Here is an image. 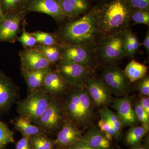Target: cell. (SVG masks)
<instances>
[{"label":"cell","instance_id":"obj_1","mask_svg":"<svg viewBox=\"0 0 149 149\" xmlns=\"http://www.w3.org/2000/svg\"><path fill=\"white\" fill-rule=\"evenodd\" d=\"M92 9L97 19L99 35L102 37L128 29L134 9L126 0H102Z\"/></svg>","mask_w":149,"mask_h":149},{"label":"cell","instance_id":"obj_2","mask_svg":"<svg viewBox=\"0 0 149 149\" xmlns=\"http://www.w3.org/2000/svg\"><path fill=\"white\" fill-rule=\"evenodd\" d=\"M63 96L61 100L65 117L83 130L91 127L95 116V106L86 88L70 87Z\"/></svg>","mask_w":149,"mask_h":149},{"label":"cell","instance_id":"obj_3","mask_svg":"<svg viewBox=\"0 0 149 149\" xmlns=\"http://www.w3.org/2000/svg\"><path fill=\"white\" fill-rule=\"evenodd\" d=\"M56 34L63 42L68 45L96 46L98 27L93 10L77 18L70 19Z\"/></svg>","mask_w":149,"mask_h":149},{"label":"cell","instance_id":"obj_4","mask_svg":"<svg viewBox=\"0 0 149 149\" xmlns=\"http://www.w3.org/2000/svg\"><path fill=\"white\" fill-rule=\"evenodd\" d=\"M96 53L97 61L105 65L117 64L126 57L125 31L101 37Z\"/></svg>","mask_w":149,"mask_h":149},{"label":"cell","instance_id":"obj_5","mask_svg":"<svg viewBox=\"0 0 149 149\" xmlns=\"http://www.w3.org/2000/svg\"><path fill=\"white\" fill-rule=\"evenodd\" d=\"M52 97L42 88L33 90L25 99L17 102V111L19 116L34 123L45 111Z\"/></svg>","mask_w":149,"mask_h":149},{"label":"cell","instance_id":"obj_6","mask_svg":"<svg viewBox=\"0 0 149 149\" xmlns=\"http://www.w3.org/2000/svg\"><path fill=\"white\" fill-rule=\"evenodd\" d=\"M56 70L70 87L85 88L93 77L94 70L67 60L61 59Z\"/></svg>","mask_w":149,"mask_h":149},{"label":"cell","instance_id":"obj_7","mask_svg":"<svg viewBox=\"0 0 149 149\" xmlns=\"http://www.w3.org/2000/svg\"><path fill=\"white\" fill-rule=\"evenodd\" d=\"M65 118L62 109L60 98L53 97L45 111L33 124L42 128L51 136L57 134Z\"/></svg>","mask_w":149,"mask_h":149},{"label":"cell","instance_id":"obj_8","mask_svg":"<svg viewBox=\"0 0 149 149\" xmlns=\"http://www.w3.org/2000/svg\"><path fill=\"white\" fill-rule=\"evenodd\" d=\"M62 59L67 60L94 70L97 58L96 46L85 45H70L63 42L61 45Z\"/></svg>","mask_w":149,"mask_h":149},{"label":"cell","instance_id":"obj_9","mask_svg":"<svg viewBox=\"0 0 149 149\" xmlns=\"http://www.w3.org/2000/svg\"><path fill=\"white\" fill-rule=\"evenodd\" d=\"M100 77L107 85L111 94L116 97L128 95L130 92L131 83L124 71L117 64L105 65Z\"/></svg>","mask_w":149,"mask_h":149},{"label":"cell","instance_id":"obj_10","mask_svg":"<svg viewBox=\"0 0 149 149\" xmlns=\"http://www.w3.org/2000/svg\"><path fill=\"white\" fill-rule=\"evenodd\" d=\"M25 14L24 12L20 11L4 15L0 21V42L15 43Z\"/></svg>","mask_w":149,"mask_h":149},{"label":"cell","instance_id":"obj_11","mask_svg":"<svg viewBox=\"0 0 149 149\" xmlns=\"http://www.w3.org/2000/svg\"><path fill=\"white\" fill-rule=\"evenodd\" d=\"M19 95L18 87L0 69V115L10 110L17 102Z\"/></svg>","mask_w":149,"mask_h":149},{"label":"cell","instance_id":"obj_12","mask_svg":"<svg viewBox=\"0 0 149 149\" xmlns=\"http://www.w3.org/2000/svg\"><path fill=\"white\" fill-rule=\"evenodd\" d=\"M23 12L45 14L57 22L66 19L63 13L59 0H27Z\"/></svg>","mask_w":149,"mask_h":149},{"label":"cell","instance_id":"obj_13","mask_svg":"<svg viewBox=\"0 0 149 149\" xmlns=\"http://www.w3.org/2000/svg\"><path fill=\"white\" fill-rule=\"evenodd\" d=\"M84 133L72 120L65 118L61 128L57 133L55 148L68 149L80 139Z\"/></svg>","mask_w":149,"mask_h":149},{"label":"cell","instance_id":"obj_14","mask_svg":"<svg viewBox=\"0 0 149 149\" xmlns=\"http://www.w3.org/2000/svg\"><path fill=\"white\" fill-rule=\"evenodd\" d=\"M85 88L96 107L107 106L113 101L111 93L100 77L93 76Z\"/></svg>","mask_w":149,"mask_h":149},{"label":"cell","instance_id":"obj_15","mask_svg":"<svg viewBox=\"0 0 149 149\" xmlns=\"http://www.w3.org/2000/svg\"><path fill=\"white\" fill-rule=\"evenodd\" d=\"M21 71H34L51 67L49 63L34 47L24 49L19 53Z\"/></svg>","mask_w":149,"mask_h":149},{"label":"cell","instance_id":"obj_16","mask_svg":"<svg viewBox=\"0 0 149 149\" xmlns=\"http://www.w3.org/2000/svg\"><path fill=\"white\" fill-rule=\"evenodd\" d=\"M132 99L130 96L118 97L113 100V108L121 121L123 127L136 125L139 121L136 117L132 105Z\"/></svg>","mask_w":149,"mask_h":149},{"label":"cell","instance_id":"obj_17","mask_svg":"<svg viewBox=\"0 0 149 149\" xmlns=\"http://www.w3.org/2000/svg\"><path fill=\"white\" fill-rule=\"evenodd\" d=\"M70 87L59 73L51 68L41 88L53 97L60 98L67 93Z\"/></svg>","mask_w":149,"mask_h":149},{"label":"cell","instance_id":"obj_18","mask_svg":"<svg viewBox=\"0 0 149 149\" xmlns=\"http://www.w3.org/2000/svg\"><path fill=\"white\" fill-rule=\"evenodd\" d=\"M63 13L66 18H77L93 8V0H59Z\"/></svg>","mask_w":149,"mask_h":149},{"label":"cell","instance_id":"obj_19","mask_svg":"<svg viewBox=\"0 0 149 149\" xmlns=\"http://www.w3.org/2000/svg\"><path fill=\"white\" fill-rule=\"evenodd\" d=\"M78 141L95 149H110L111 146V141L108 140L101 130L95 126L83 134Z\"/></svg>","mask_w":149,"mask_h":149},{"label":"cell","instance_id":"obj_20","mask_svg":"<svg viewBox=\"0 0 149 149\" xmlns=\"http://www.w3.org/2000/svg\"><path fill=\"white\" fill-rule=\"evenodd\" d=\"M13 123L15 129L20 132L23 136L30 138L32 136L39 135L49 136L48 133L42 128L33 124L26 118L20 116L15 118Z\"/></svg>","mask_w":149,"mask_h":149},{"label":"cell","instance_id":"obj_21","mask_svg":"<svg viewBox=\"0 0 149 149\" xmlns=\"http://www.w3.org/2000/svg\"><path fill=\"white\" fill-rule=\"evenodd\" d=\"M51 67L34 71H21V74L27 84L28 93L42 88L44 79Z\"/></svg>","mask_w":149,"mask_h":149},{"label":"cell","instance_id":"obj_22","mask_svg":"<svg viewBox=\"0 0 149 149\" xmlns=\"http://www.w3.org/2000/svg\"><path fill=\"white\" fill-rule=\"evenodd\" d=\"M100 117L106 120L111 126L115 134L114 139L120 141L123 137V126L117 115L109 109L107 106L102 107L99 111Z\"/></svg>","mask_w":149,"mask_h":149},{"label":"cell","instance_id":"obj_23","mask_svg":"<svg viewBox=\"0 0 149 149\" xmlns=\"http://www.w3.org/2000/svg\"><path fill=\"white\" fill-rule=\"evenodd\" d=\"M149 130V126H131L126 132L125 137V143L130 148L141 145V143Z\"/></svg>","mask_w":149,"mask_h":149},{"label":"cell","instance_id":"obj_24","mask_svg":"<svg viewBox=\"0 0 149 149\" xmlns=\"http://www.w3.org/2000/svg\"><path fill=\"white\" fill-rule=\"evenodd\" d=\"M148 70L146 65L133 60L127 65L124 72L129 82L132 83L147 75Z\"/></svg>","mask_w":149,"mask_h":149},{"label":"cell","instance_id":"obj_25","mask_svg":"<svg viewBox=\"0 0 149 149\" xmlns=\"http://www.w3.org/2000/svg\"><path fill=\"white\" fill-rule=\"evenodd\" d=\"M61 45H45L37 44L34 47L39 51L52 65L57 63L62 59Z\"/></svg>","mask_w":149,"mask_h":149},{"label":"cell","instance_id":"obj_26","mask_svg":"<svg viewBox=\"0 0 149 149\" xmlns=\"http://www.w3.org/2000/svg\"><path fill=\"white\" fill-rule=\"evenodd\" d=\"M125 36L126 57L133 58L138 53L141 43L137 35L130 29L125 30Z\"/></svg>","mask_w":149,"mask_h":149},{"label":"cell","instance_id":"obj_27","mask_svg":"<svg viewBox=\"0 0 149 149\" xmlns=\"http://www.w3.org/2000/svg\"><path fill=\"white\" fill-rule=\"evenodd\" d=\"M37 40V44L45 45H61L63 43L56 34L41 31L30 32Z\"/></svg>","mask_w":149,"mask_h":149},{"label":"cell","instance_id":"obj_28","mask_svg":"<svg viewBox=\"0 0 149 149\" xmlns=\"http://www.w3.org/2000/svg\"><path fill=\"white\" fill-rule=\"evenodd\" d=\"M33 149H55V139L47 135H39L30 138Z\"/></svg>","mask_w":149,"mask_h":149},{"label":"cell","instance_id":"obj_29","mask_svg":"<svg viewBox=\"0 0 149 149\" xmlns=\"http://www.w3.org/2000/svg\"><path fill=\"white\" fill-rule=\"evenodd\" d=\"M27 0H0L3 14L23 12Z\"/></svg>","mask_w":149,"mask_h":149},{"label":"cell","instance_id":"obj_30","mask_svg":"<svg viewBox=\"0 0 149 149\" xmlns=\"http://www.w3.org/2000/svg\"><path fill=\"white\" fill-rule=\"evenodd\" d=\"M15 133L0 120V149L6 148L9 144L14 143Z\"/></svg>","mask_w":149,"mask_h":149},{"label":"cell","instance_id":"obj_31","mask_svg":"<svg viewBox=\"0 0 149 149\" xmlns=\"http://www.w3.org/2000/svg\"><path fill=\"white\" fill-rule=\"evenodd\" d=\"M26 22L24 20L23 22L22 28L21 35L17 37V40L21 43L24 49L34 47L37 45V40L34 36L31 35L30 32H27L25 29Z\"/></svg>","mask_w":149,"mask_h":149},{"label":"cell","instance_id":"obj_32","mask_svg":"<svg viewBox=\"0 0 149 149\" xmlns=\"http://www.w3.org/2000/svg\"><path fill=\"white\" fill-rule=\"evenodd\" d=\"M130 19L133 24H143L149 26V10L134 9L131 13Z\"/></svg>","mask_w":149,"mask_h":149},{"label":"cell","instance_id":"obj_33","mask_svg":"<svg viewBox=\"0 0 149 149\" xmlns=\"http://www.w3.org/2000/svg\"><path fill=\"white\" fill-rule=\"evenodd\" d=\"M132 105L139 122L144 126H149V115L143 108L139 100L132 102Z\"/></svg>","mask_w":149,"mask_h":149},{"label":"cell","instance_id":"obj_34","mask_svg":"<svg viewBox=\"0 0 149 149\" xmlns=\"http://www.w3.org/2000/svg\"><path fill=\"white\" fill-rule=\"evenodd\" d=\"M137 91L143 96L149 97V77L146 75L143 78L136 81Z\"/></svg>","mask_w":149,"mask_h":149},{"label":"cell","instance_id":"obj_35","mask_svg":"<svg viewBox=\"0 0 149 149\" xmlns=\"http://www.w3.org/2000/svg\"><path fill=\"white\" fill-rule=\"evenodd\" d=\"M133 9L149 10V0H126Z\"/></svg>","mask_w":149,"mask_h":149},{"label":"cell","instance_id":"obj_36","mask_svg":"<svg viewBox=\"0 0 149 149\" xmlns=\"http://www.w3.org/2000/svg\"><path fill=\"white\" fill-rule=\"evenodd\" d=\"M99 128L104 133H109L112 136L113 139L115 138V134L113 129L106 120L101 118L98 123Z\"/></svg>","mask_w":149,"mask_h":149},{"label":"cell","instance_id":"obj_37","mask_svg":"<svg viewBox=\"0 0 149 149\" xmlns=\"http://www.w3.org/2000/svg\"><path fill=\"white\" fill-rule=\"evenodd\" d=\"M15 149H33L30 138L22 136L15 144Z\"/></svg>","mask_w":149,"mask_h":149},{"label":"cell","instance_id":"obj_38","mask_svg":"<svg viewBox=\"0 0 149 149\" xmlns=\"http://www.w3.org/2000/svg\"><path fill=\"white\" fill-rule=\"evenodd\" d=\"M141 106L147 113L149 115V97L148 96H143L139 100Z\"/></svg>","mask_w":149,"mask_h":149},{"label":"cell","instance_id":"obj_39","mask_svg":"<svg viewBox=\"0 0 149 149\" xmlns=\"http://www.w3.org/2000/svg\"><path fill=\"white\" fill-rule=\"evenodd\" d=\"M68 149H95L83 143L80 141H78L72 146L69 147Z\"/></svg>","mask_w":149,"mask_h":149},{"label":"cell","instance_id":"obj_40","mask_svg":"<svg viewBox=\"0 0 149 149\" xmlns=\"http://www.w3.org/2000/svg\"><path fill=\"white\" fill-rule=\"evenodd\" d=\"M142 45L144 46V47L146 51L147 54L148 55H149V28L147 30L146 34V35L145 39H144L143 42L142 43Z\"/></svg>","mask_w":149,"mask_h":149},{"label":"cell","instance_id":"obj_41","mask_svg":"<svg viewBox=\"0 0 149 149\" xmlns=\"http://www.w3.org/2000/svg\"><path fill=\"white\" fill-rule=\"evenodd\" d=\"M130 149H149L148 144H145L144 145H139L136 147L130 148Z\"/></svg>","mask_w":149,"mask_h":149},{"label":"cell","instance_id":"obj_42","mask_svg":"<svg viewBox=\"0 0 149 149\" xmlns=\"http://www.w3.org/2000/svg\"><path fill=\"white\" fill-rule=\"evenodd\" d=\"M4 14L3 13L2 8L1 5V1H0V21L2 19L3 17Z\"/></svg>","mask_w":149,"mask_h":149},{"label":"cell","instance_id":"obj_43","mask_svg":"<svg viewBox=\"0 0 149 149\" xmlns=\"http://www.w3.org/2000/svg\"><path fill=\"white\" fill-rule=\"evenodd\" d=\"M55 149H64V148H55Z\"/></svg>","mask_w":149,"mask_h":149},{"label":"cell","instance_id":"obj_44","mask_svg":"<svg viewBox=\"0 0 149 149\" xmlns=\"http://www.w3.org/2000/svg\"><path fill=\"white\" fill-rule=\"evenodd\" d=\"M6 149V148H4V149Z\"/></svg>","mask_w":149,"mask_h":149},{"label":"cell","instance_id":"obj_45","mask_svg":"<svg viewBox=\"0 0 149 149\" xmlns=\"http://www.w3.org/2000/svg\"></svg>","mask_w":149,"mask_h":149}]
</instances>
